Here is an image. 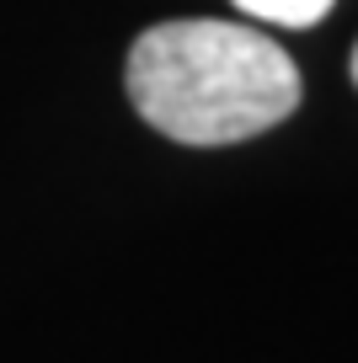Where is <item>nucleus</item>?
<instances>
[{
  "label": "nucleus",
  "mask_w": 358,
  "mask_h": 363,
  "mask_svg": "<svg viewBox=\"0 0 358 363\" xmlns=\"http://www.w3.org/2000/svg\"><path fill=\"white\" fill-rule=\"evenodd\" d=\"M129 102L177 145H241L300 107V65L251 22L182 16L129 48Z\"/></svg>",
  "instance_id": "f257e3e1"
},
{
  "label": "nucleus",
  "mask_w": 358,
  "mask_h": 363,
  "mask_svg": "<svg viewBox=\"0 0 358 363\" xmlns=\"http://www.w3.org/2000/svg\"><path fill=\"white\" fill-rule=\"evenodd\" d=\"M353 86H358V48H353Z\"/></svg>",
  "instance_id": "7ed1b4c3"
},
{
  "label": "nucleus",
  "mask_w": 358,
  "mask_h": 363,
  "mask_svg": "<svg viewBox=\"0 0 358 363\" xmlns=\"http://www.w3.org/2000/svg\"><path fill=\"white\" fill-rule=\"evenodd\" d=\"M235 11H246L251 22H278V27H315L326 22L337 0H230Z\"/></svg>",
  "instance_id": "f03ea898"
}]
</instances>
